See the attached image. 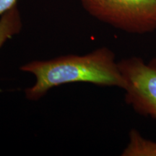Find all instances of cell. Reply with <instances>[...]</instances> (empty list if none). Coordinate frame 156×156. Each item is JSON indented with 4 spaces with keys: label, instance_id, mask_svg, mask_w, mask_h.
Wrapping results in <instances>:
<instances>
[{
    "label": "cell",
    "instance_id": "6da1fadb",
    "mask_svg": "<svg viewBox=\"0 0 156 156\" xmlns=\"http://www.w3.org/2000/svg\"><path fill=\"white\" fill-rule=\"evenodd\" d=\"M23 73L34 75L36 82L25 90L28 101H37L54 87L75 83L123 89L124 80L116 55L108 47H101L83 55L68 54L48 60H34L20 66Z\"/></svg>",
    "mask_w": 156,
    "mask_h": 156
},
{
    "label": "cell",
    "instance_id": "7a4b0ae2",
    "mask_svg": "<svg viewBox=\"0 0 156 156\" xmlns=\"http://www.w3.org/2000/svg\"><path fill=\"white\" fill-rule=\"evenodd\" d=\"M90 15L124 32L145 34L156 30V0H80Z\"/></svg>",
    "mask_w": 156,
    "mask_h": 156
},
{
    "label": "cell",
    "instance_id": "3957f363",
    "mask_svg": "<svg viewBox=\"0 0 156 156\" xmlns=\"http://www.w3.org/2000/svg\"><path fill=\"white\" fill-rule=\"evenodd\" d=\"M124 80V101L136 114L156 120V57L131 56L118 62Z\"/></svg>",
    "mask_w": 156,
    "mask_h": 156
},
{
    "label": "cell",
    "instance_id": "277c9868",
    "mask_svg": "<svg viewBox=\"0 0 156 156\" xmlns=\"http://www.w3.org/2000/svg\"><path fill=\"white\" fill-rule=\"evenodd\" d=\"M122 156H156V142L143 137L140 132L132 129L129 133V142Z\"/></svg>",
    "mask_w": 156,
    "mask_h": 156
},
{
    "label": "cell",
    "instance_id": "5b68a950",
    "mask_svg": "<svg viewBox=\"0 0 156 156\" xmlns=\"http://www.w3.org/2000/svg\"><path fill=\"white\" fill-rule=\"evenodd\" d=\"M23 19L17 5L0 17V49L23 29Z\"/></svg>",
    "mask_w": 156,
    "mask_h": 156
},
{
    "label": "cell",
    "instance_id": "8992f818",
    "mask_svg": "<svg viewBox=\"0 0 156 156\" xmlns=\"http://www.w3.org/2000/svg\"><path fill=\"white\" fill-rule=\"evenodd\" d=\"M18 0H0V17L17 5Z\"/></svg>",
    "mask_w": 156,
    "mask_h": 156
}]
</instances>
